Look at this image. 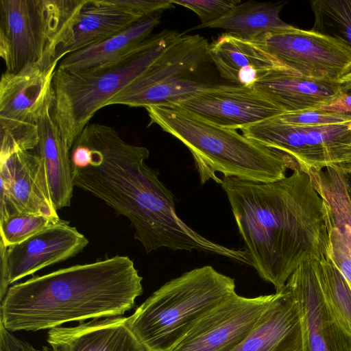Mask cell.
Returning <instances> with one entry per match:
<instances>
[{"mask_svg":"<svg viewBox=\"0 0 351 351\" xmlns=\"http://www.w3.org/2000/svg\"><path fill=\"white\" fill-rule=\"evenodd\" d=\"M149 150L130 144L113 128L88 123L70 153L77 186L128 219L147 253L161 247L228 257L230 249L204 237L176 214L175 198L145 160Z\"/></svg>","mask_w":351,"mask_h":351,"instance_id":"obj_1","label":"cell"},{"mask_svg":"<svg viewBox=\"0 0 351 351\" xmlns=\"http://www.w3.org/2000/svg\"><path fill=\"white\" fill-rule=\"evenodd\" d=\"M221 186L251 266L276 290L301 264L329 256L328 207L307 172L271 183L223 178Z\"/></svg>","mask_w":351,"mask_h":351,"instance_id":"obj_2","label":"cell"},{"mask_svg":"<svg viewBox=\"0 0 351 351\" xmlns=\"http://www.w3.org/2000/svg\"><path fill=\"white\" fill-rule=\"evenodd\" d=\"M142 280L134 262L119 255L34 276L9 287L0 322L12 332H35L122 316L142 295Z\"/></svg>","mask_w":351,"mask_h":351,"instance_id":"obj_3","label":"cell"},{"mask_svg":"<svg viewBox=\"0 0 351 351\" xmlns=\"http://www.w3.org/2000/svg\"><path fill=\"white\" fill-rule=\"evenodd\" d=\"M150 124L181 141L191 152L200 182L236 178L256 183H271L287 177L292 167L281 154L254 142L235 130L209 123L178 104L145 108Z\"/></svg>","mask_w":351,"mask_h":351,"instance_id":"obj_4","label":"cell"},{"mask_svg":"<svg viewBox=\"0 0 351 351\" xmlns=\"http://www.w3.org/2000/svg\"><path fill=\"white\" fill-rule=\"evenodd\" d=\"M182 34L164 29L119 61L98 68L82 71L56 70L51 114L70 151L95 114L143 73Z\"/></svg>","mask_w":351,"mask_h":351,"instance_id":"obj_5","label":"cell"},{"mask_svg":"<svg viewBox=\"0 0 351 351\" xmlns=\"http://www.w3.org/2000/svg\"><path fill=\"white\" fill-rule=\"evenodd\" d=\"M234 293V279L210 265L197 267L162 285L128 317V324L148 350L169 351Z\"/></svg>","mask_w":351,"mask_h":351,"instance_id":"obj_6","label":"cell"},{"mask_svg":"<svg viewBox=\"0 0 351 351\" xmlns=\"http://www.w3.org/2000/svg\"><path fill=\"white\" fill-rule=\"evenodd\" d=\"M86 0H1L0 56L16 73L58 51Z\"/></svg>","mask_w":351,"mask_h":351,"instance_id":"obj_7","label":"cell"},{"mask_svg":"<svg viewBox=\"0 0 351 351\" xmlns=\"http://www.w3.org/2000/svg\"><path fill=\"white\" fill-rule=\"evenodd\" d=\"M248 139L283 155L293 171H320L337 166L351 145V121L302 126L285 124L275 117L241 130Z\"/></svg>","mask_w":351,"mask_h":351,"instance_id":"obj_8","label":"cell"},{"mask_svg":"<svg viewBox=\"0 0 351 351\" xmlns=\"http://www.w3.org/2000/svg\"><path fill=\"white\" fill-rule=\"evenodd\" d=\"M250 40L295 74L308 79L337 83L351 71V49L311 30L292 25Z\"/></svg>","mask_w":351,"mask_h":351,"instance_id":"obj_9","label":"cell"},{"mask_svg":"<svg viewBox=\"0 0 351 351\" xmlns=\"http://www.w3.org/2000/svg\"><path fill=\"white\" fill-rule=\"evenodd\" d=\"M274 297L234 293L202 317L169 351H232L254 328Z\"/></svg>","mask_w":351,"mask_h":351,"instance_id":"obj_10","label":"cell"},{"mask_svg":"<svg viewBox=\"0 0 351 351\" xmlns=\"http://www.w3.org/2000/svg\"><path fill=\"white\" fill-rule=\"evenodd\" d=\"M88 243L83 234L62 219L21 243L5 247L0 242V300L11 284L75 256Z\"/></svg>","mask_w":351,"mask_h":351,"instance_id":"obj_11","label":"cell"},{"mask_svg":"<svg viewBox=\"0 0 351 351\" xmlns=\"http://www.w3.org/2000/svg\"><path fill=\"white\" fill-rule=\"evenodd\" d=\"M315 260L301 264L285 284L298 306L302 351H351V336L339 324L325 301Z\"/></svg>","mask_w":351,"mask_h":351,"instance_id":"obj_12","label":"cell"},{"mask_svg":"<svg viewBox=\"0 0 351 351\" xmlns=\"http://www.w3.org/2000/svg\"><path fill=\"white\" fill-rule=\"evenodd\" d=\"M0 221L19 213L60 218L36 152H18L0 160Z\"/></svg>","mask_w":351,"mask_h":351,"instance_id":"obj_13","label":"cell"},{"mask_svg":"<svg viewBox=\"0 0 351 351\" xmlns=\"http://www.w3.org/2000/svg\"><path fill=\"white\" fill-rule=\"evenodd\" d=\"M178 105L209 123L235 130L285 113L254 88L234 84L198 94Z\"/></svg>","mask_w":351,"mask_h":351,"instance_id":"obj_14","label":"cell"},{"mask_svg":"<svg viewBox=\"0 0 351 351\" xmlns=\"http://www.w3.org/2000/svg\"><path fill=\"white\" fill-rule=\"evenodd\" d=\"M58 63L45 56L19 72H4L0 80V120L36 124L52 103V82Z\"/></svg>","mask_w":351,"mask_h":351,"instance_id":"obj_15","label":"cell"},{"mask_svg":"<svg viewBox=\"0 0 351 351\" xmlns=\"http://www.w3.org/2000/svg\"><path fill=\"white\" fill-rule=\"evenodd\" d=\"M209 56L220 75L240 86L252 87L276 72L298 75L252 40L230 32L209 45Z\"/></svg>","mask_w":351,"mask_h":351,"instance_id":"obj_16","label":"cell"},{"mask_svg":"<svg viewBox=\"0 0 351 351\" xmlns=\"http://www.w3.org/2000/svg\"><path fill=\"white\" fill-rule=\"evenodd\" d=\"M329 214V257L351 289V200L345 175L337 166L308 172Z\"/></svg>","mask_w":351,"mask_h":351,"instance_id":"obj_17","label":"cell"},{"mask_svg":"<svg viewBox=\"0 0 351 351\" xmlns=\"http://www.w3.org/2000/svg\"><path fill=\"white\" fill-rule=\"evenodd\" d=\"M47 341L52 351H150L130 328L128 317L122 316L53 328Z\"/></svg>","mask_w":351,"mask_h":351,"instance_id":"obj_18","label":"cell"},{"mask_svg":"<svg viewBox=\"0 0 351 351\" xmlns=\"http://www.w3.org/2000/svg\"><path fill=\"white\" fill-rule=\"evenodd\" d=\"M232 351H302L298 306L285 285L276 291L254 328Z\"/></svg>","mask_w":351,"mask_h":351,"instance_id":"obj_19","label":"cell"},{"mask_svg":"<svg viewBox=\"0 0 351 351\" xmlns=\"http://www.w3.org/2000/svg\"><path fill=\"white\" fill-rule=\"evenodd\" d=\"M141 19L125 0H86L57 60L102 42Z\"/></svg>","mask_w":351,"mask_h":351,"instance_id":"obj_20","label":"cell"},{"mask_svg":"<svg viewBox=\"0 0 351 351\" xmlns=\"http://www.w3.org/2000/svg\"><path fill=\"white\" fill-rule=\"evenodd\" d=\"M252 87L285 112L324 108L342 93L338 83L280 72L263 77Z\"/></svg>","mask_w":351,"mask_h":351,"instance_id":"obj_21","label":"cell"},{"mask_svg":"<svg viewBox=\"0 0 351 351\" xmlns=\"http://www.w3.org/2000/svg\"><path fill=\"white\" fill-rule=\"evenodd\" d=\"M162 12L145 16L102 42L66 55L57 69L82 71L119 61L150 37L160 22Z\"/></svg>","mask_w":351,"mask_h":351,"instance_id":"obj_22","label":"cell"},{"mask_svg":"<svg viewBox=\"0 0 351 351\" xmlns=\"http://www.w3.org/2000/svg\"><path fill=\"white\" fill-rule=\"evenodd\" d=\"M51 104L37 121L39 141L36 152L46 171L52 202L56 210L71 205L73 191L70 150L64 144L51 114Z\"/></svg>","mask_w":351,"mask_h":351,"instance_id":"obj_23","label":"cell"},{"mask_svg":"<svg viewBox=\"0 0 351 351\" xmlns=\"http://www.w3.org/2000/svg\"><path fill=\"white\" fill-rule=\"evenodd\" d=\"M208 40L197 34H182L143 73L121 91L132 92L193 73L210 58Z\"/></svg>","mask_w":351,"mask_h":351,"instance_id":"obj_24","label":"cell"},{"mask_svg":"<svg viewBox=\"0 0 351 351\" xmlns=\"http://www.w3.org/2000/svg\"><path fill=\"white\" fill-rule=\"evenodd\" d=\"M285 4L284 2H241L221 19L204 25H199L191 29L220 28L250 39L267 32L292 26L280 17Z\"/></svg>","mask_w":351,"mask_h":351,"instance_id":"obj_25","label":"cell"},{"mask_svg":"<svg viewBox=\"0 0 351 351\" xmlns=\"http://www.w3.org/2000/svg\"><path fill=\"white\" fill-rule=\"evenodd\" d=\"M230 84L199 82L188 77L158 83L132 92L120 91L106 104L147 107L178 104L198 94L228 88Z\"/></svg>","mask_w":351,"mask_h":351,"instance_id":"obj_26","label":"cell"},{"mask_svg":"<svg viewBox=\"0 0 351 351\" xmlns=\"http://www.w3.org/2000/svg\"><path fill=\"white\" fill-rule=\"evenodd\" d=\"M315 264L328 308L341 327L351 336V289L348 282L329 256L315 259Z\"/></svg>","mask_w":351,"mask_h":351,"instance_id":"obj_27","label":"cell"},{"mask_svg":"<svg viewBox=\"0 0 351 351\" xmlns=\"http://www.w3.org/2000/svg\"><path fill=\"white\" fill-rule=\"evenodd\" d=\"M311 6L315 16L311 30L351 49V0H315Z\"/></svg>","mask_w":351,"mask_h":351,"instance_id":"obj_28","label":"cell"},{"mask_svg":"<svg viewBox=\"0 0 351 351\" xmlns=\"http://www.w3.org/2000/svg\"><path fill=\"white\" fill-rule=\"evenodd\" d=\"M61 220L45 215L19 213L0 221V242L5 247L21 243Z\"/></svg>","mask_w":351,"mask_h":351,"instance_id":"obj_29","label":"cell"},{"mask_svg":"<svg viewBox=\"0 0 351 351\" xmlns=\"http://www.w3.org/2000/svg\"><path fill=\"white\" fill-rule=\"evenodd\" d=\"M38 141L37 124L0 120V160L18 152L33 151Z\"/></svg>","mask_w":351,"mask_h":351,"instance_id":"obj_30","label":"cell"},{"mask_svg":"<svg viewBox=\"0 0 351 351\" xmlns=\"http://www.w3.org/2000/svg\"><path fill=\"white\" fill-rule=\"evenodd\" d=\"M280 122L293 125L320 126L343 123L351 121V114L323 108L285 112L275 117Z\"/></svg>","mask_w":351,"mask_h":351,"instance_id":"obj_31","label":"cell"},{"mask_svg":"<svg viewBox=\"0 0 351 351\" xmlns=\"http://www.w3.org/2000/svg\"><path fill=\"white\" fill-rule=\"evenodd\" d=\"M173 4L184 6L195 12L204 25L216 21L232 10L239 0H171Z\"/></svg>","mask_w":351,"mask_h":351,"instance_id":"obj_32","label":"cell"},{"mask_svg":"<svg viewBox=\"0 0 351 351\" xmlns=\"http://www.w3.org/2000/svg\"><path fill=\"white\" fill-rule=\"evenodd\" d=\"M0 351H50L46 346L40 349L34 348L27 341L14 335L0 322Z\"/></svg>","mask_w":351,"mask_h":351,"instance_id":"obj_33","label":"cell"},{"mask_svg":"<svg viewBox=\"0 0 351 351\" xmlns=\"http://www.w3.org/2000/svg\"><path fill=\"white\" fill-rule=\"evenodd\" d=\"M326 110L351 114V93H343L330 105L321 108Z\"/></svg>","mask_w":351,"mask_h":351,"instance_id":"obj_34","label":"cell"},{"mask_svg":"<svg viewBox=\"0 0 351 351\" xmlns=\"http://www.w3.org/2000/svg\"><path fill=\"white\" fill-rule=\"evenodd\" d=\"M342 171H351V145L348 149L342 161L337 165Z\"/></svg>","mask_w":351,"mask_h":351,"instance_id":"obj_35","label":"cell"},{"mask_svg":"<svg viewBox=\"0 0 351 351\" xmlns=\"http://www.w3.org/2000/svg\"><path fill=\"white\" fill-rule=\"evenodd\" d=\"M343 93H351V71L337 82Z\"/></svg>","mask_w":351,"mask_h":351,"instance_id":"obj_36","label":"cell"},{"mask_svg":"<svg viewBox=\"0 0 351 351\" xmlns=\"http://www.w3.org/2000/svg\"><path fill=\"white\" fill-rule=\"evenodd\" d=\"M343 173L345 175V180H346L348 194L351 200V171L343 172Z\"/></svg>","mask_w":351,"mask_h":351,"instance_id":"obj_37","label":"cell"}]
</instances>
